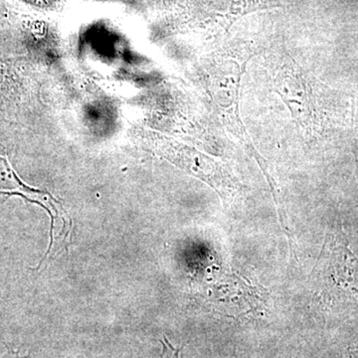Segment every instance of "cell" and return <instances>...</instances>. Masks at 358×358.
Segmentation results:
<instances>
[{
  "mask_svg": "<svg viewBox=\"0 0 358 358\" xmlns=\"http://www.w3.org/2000/svg\"><path fill=\"white\" fill-rule=\"evenodd\" d=\"M180 348H176L171 345V343L164 338L162 341V358H179V353H180Z\"/></svg>",
  "mask_w": 358,
  "mask_h": 358,
  "instance_id": "obj_2",
  "label": "cell"
},
{
  "mask_svg": "<svg viewBox=\"0 0 358 358\" xmlns=\"http://www.w3.org/2000/svg\"><path fill=\"white\" fill-rule=\"evenodd\" d=\"M4 358H18V357H17V355H15V353L9 352V353H7V355H6V357H4Z\"/></svg>",
  "mask_w": 358,
  "mask_h": 358,
  "instance_id": "obj_3",
  "label": "cell"
},
{
  "mask_svg": "<svg viewBox=\"0 0 358 358\" xmlns=\"http://www.w3.org/2000/svg\"><path fill=\"white\" fill-rule=\"evenodd\" d=\"M277 87H279V93H281V96L289 103V107L294 106L293 109L296 115L305 117L308 100L305 83L301 73L294 68H287V70L280 73Z\"/></svg>",
  "mask_w": 358,
  "mask_h": 358,
  "instance_id": "obj_1",
  "label": "cell"
}]
</instances>
